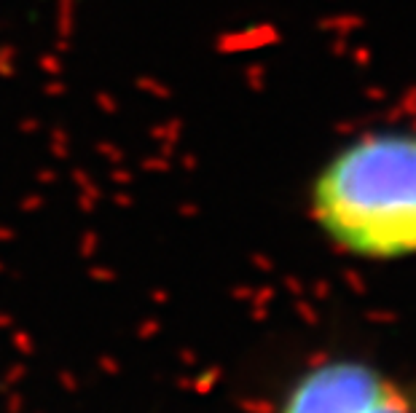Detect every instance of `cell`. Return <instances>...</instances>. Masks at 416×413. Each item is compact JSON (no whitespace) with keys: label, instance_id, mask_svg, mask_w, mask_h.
I'll use <instances>...</instances> for the list:
<instances>
[{"label":"cell","instance_id":"cell-1","mask_svg":"<svg viewBox=\"0 0 416 413\" xmlns=\"http://www.w3.org/2000/svg\"><path fill=\"white\" fill-rule=\"evenodd\" d=\"M312 212L355 258H414L416 132H373L341 148L315 180Z\"/></svg>","mask_w":416,"mask_h":413},{"label":"cell","instance_id":"cell-2","mask_svg":"<svg viewBox=\"0 0 416 413\" xmlns=\"http://www.w3.org/2000/svg\"><path fill=\"white\" fill-rule=\"evenodd\" d=\"M279 413H416V403L376 365L330 360L295 381Z\"/></svg>","mask_w":416,"mask_h":413}]
</instances>
